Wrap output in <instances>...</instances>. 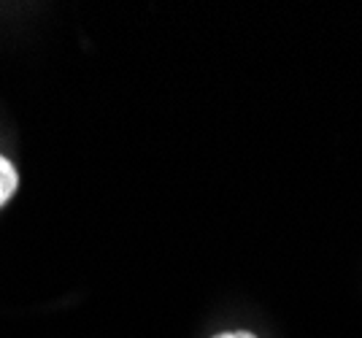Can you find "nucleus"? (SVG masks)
Returning <instances> with one entry per match:
<instances>
[{
    "mask_svg": "<svg viewBox=\"0 0 362 338\" xmlns=\"http://www.w3.org/2000/svg\"><path fill=\"white\" fill-rule=\"evenodd\" d=\"M16 185H19L16 168L6 160V157H0V206L11 200V195L16 192Z\"/></svg>",
    "mask_w": 362,
    "mask_h": 338,
    "instance_id": "f257e3e1",
    "label": "nucleus"
},
{
    "mask_svg": "<svg viewBox=\"0 0 362 338\" xmlns=\"http://www.w3.org/2000/svg\"><path fill=\"white\" fill-rule=\"evenodd\" d=\"M216 338H255L252 333H222V336H216Z\"/></svg>",
    "mask_w": 362,
    "mask_h": 338,
    "instance_id": "f03ea898",
    "label": "nucleus"
}]
</instances>
